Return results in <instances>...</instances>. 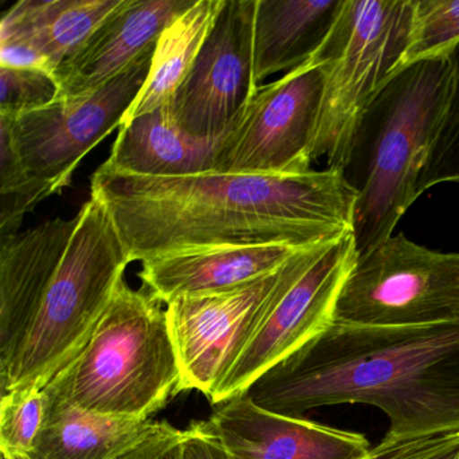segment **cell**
<instances>
[{"instance_id":"1","label":"cell","mask_w":459,"mask_h":459,"mask_svg":"<svg viewBox=\"0 0 459 459\" xmlns=\"http://www.w3.org/2000/svg\"><path fill=\"white\" fill-rule=\"evenodd\" d=\"M103 204L130 263L190 248L281 244L308 248L353 235L356 193L338 169L298 176L147 177L101 165Z\"/></svg>"},{"instance_id":"4","label":"cell","mask_w":459,"mask_h":459,"mask_svg":"<svg viewBox=\"0 0 459 459\" xmlns=\"http://www.w3.org/2000/svg\"><path fill=\"white\" fill-rule=\"evenodd\" d=\"M160 303L123 279L90 342L45 391L96 415L152 419L178 394L181 378Z\"/></svg>"},{"instance_id":"12","label":"cell","mask_w":459,"mask_h":459,"mask_svg":"<svg viewBox=\"0 0 459 459\" xmlns=\"http://www.w3.org/2000/svg\"><path fill=\"white\" fill-rule=\"evenodd\" d=\"M257 0H224L189 74L169 104L190 135L222 139L254 99V25Z\"/></svg>"},{"instance_id":"20","label":"cell","mask_w":459,"mask_h":459,"mask_svg":"<svg viewBox=\"0 0 459 459\" xmlns=\"http://www.w3.org/2000/svg\"><path fill=\"white\" fill-rule=\"evenodd\" d=\"M45 394L47 415L39 439L28 455L30 459H119L162 423L152 419L96 415L47 391Z\"/></svg>"},{"instance_id":"2","label":"cell","mask_w":459,"mask_h":459,"mask_svg":"<svg viewBox=\"0 0 459 459\" xmlns=\"http://www.w3.org/2000/svg\"><path fill=\"white\" fill-rule=\"evenodd\" d=\"M247 394L279 415L368 404L385 413L384 439L459 431V321L372 327L333 321L271 368Z\"/></svg>"},{"instance_id":"24","label":"cell","mask_w":459,"mask_h":459,"mask_svg":"<svg viewBox=\"0 0 459 459\" xmlns=\"http://www.w3.org/2000/svg\"><path fill=\"white\" fill-rule=\"evenodd\" d=\"M459 42V0H413L405 64L448 55Z\"/></svg>"},{"instance_id":"19","label":"cell","mask_w":459,"mask_h":459,"mask_svg":"<svg viewBox=\"0 0 459 459\" xmlns=\"http://www.w3.org/2000/svg\"><path fill=\"white\" fill-rule=\"evenodd\" d=\"M123 0H21L0 21V42L36 48L50 74L77 55Z\"/></svg>"},{"instance_id":"22","label":"cell","mask_w":459,"mask_h":459,"mask_svg":"<svg viewBox=\"0 0 459 459\" xmlns=\"http://www.w3.org/2000/svg\"><path fill=\"white\" fill-rule=\"evenodd\" d=\"M49 195V185L31 176L15 147L9 123L0 117V238L17 235L26 214Z\"/></svg>"},{"instance_id":"23","label":"cell","mask_w":459,"mask_h":459,"mask_svg":"<svg viewBox=\"0 0 459 459\" xmlns=\"http://www.w3.org/2000/svg\"><path fill=\"white\" fill-rule=\"evenodd\" d=\"M448 57L453 66L450 96L419 178L418 195L437 185H459V42Z\"/></svg>"},{"instance_id":"30","label":"cell","mask_w":459,"mask_h":459,"mask_svg":"<svg viewBox=\"0 0 459 459\" xmlns=\"http://www.w3.org/2000/svg\"><path fill=\"white\" fill-rule=\"evenodd\" d=\"M459 454V431L435 435L408 459H455Z\"/></svg>"},{"instance_id":"3","label":"cell","mask_w":459,"mask_h":459,"mask_svg":"<svg viewBox=\"0 0 459 459\" xmlns=\"http://www.w3.org/2000/svg\"><path fill=\"white\" fill-rule=\"evenodd\" d=\"M453 82L448 55L405 64L365 106L342 174L356 193L357 254L394 235L418 200V182L445 114Z\"/></svg>"},{"instance_id":"27","label":"cell","mask_w":459,"mask_h":459,"mask_svg":"<svg viewBox=\"0 0 459 459\" xmlns=\"http://www.w3.org/2000/svg\"><path fill=\"white\" fill-rule=\"evenodd\" d=\"M184 429L162 421L160 429L119 459H178Z\"/></svg>"},{"instance_id":"13","label":"cell","mask_w":459,"mask_h":459,"mask_svg":"<svg viewBox=\"0 0 459 459\" xmlns=\"http://www.w3.org/2000/svg\"><path fill=\"white\" fill-rule=\"evenodd\" d=\"M205 423L228 459H364L373 448L364 435L271 412L248 394L216 405Z\"/></svg>"},{"instance_id":"14","label":"cell","mask_w":459,"mask_h":459,"mask_svg":"<svg viewBox=\"0 0 459 459\" xmlns=\"http://www.w3.org/2000/svg\"><path fill=\"white\" fill-rule=\"evenodd\" d=\"M79 220L57 217L0 238V372L28 335Z\"/></svg>"},{"instance_id":"26","label":"cell","mask_w":459,"mask_h":459,"mask_svg":"<svg viewBox=\"0 0 459 459\" xmlns=\"http://www.w3.org/2000/svg\"><path fill=\"white\" fill-rule=\"evenodd\" d=\"M60 85L50 72L0 66V117L37 111L57 100Z\"/></svg>"},{"instance_id":"28","label":"cell","mask_w":459,"mask_h":459,"mask_svg":"<svg viewBox=\"0 0 459 459\" xmlns=\"http://www.w3.org/2000/svg\"><path fill=\"white\" fill-rule=\"evenodd\" d=\"M178 459H228V456L219 437L203 420L184 429Z\"/></svg>"},{"instance_id":"6","label":"cell","mask_w":459,"mask_h":459,"mask_svg":"<svg viewBox=\"0 0 459 459\" xmlns=\"http://www.w3.org/2000/svg\"><path fill=\"white\" fill-rule=\"evenodd\" d=\"M413 0H345L314 56L326 71L314 160L342 170L354 126L378 90L405 65Z\"/></svg>"},{"instance_id":"18","label":"cell","mask_w":459,"mask_h":459,"mask_svg":"<svg viewBox=\"0 0 459 459\" xmlns=\"http://www.w3.org/2000/svg\"><path fill=\"white\" fill-rule=\"evenodd\" d=\"M345 0H257L254 79L260 87L279 72L313 60L332 33Z\"/></svg>"},{"instance_id":"25","label":"cell","mask_w":459,"mask_h":459,"mask_svg":"<svg viewBox=\"0 0 459 459\" xmlns=\"http://www.w3.org/2000/svg\"><path fill=\"white\" fill-rule=\"evenodd\" d=\"M47 415L44 389L7 392L0 402V453L29 455L39 439Z\"/></svg>"},{"instance_id":"11","label":"cell","mask_w":459,"mask_h":459,"mask_svg":"<svg viewBox=\"0 0 459 459\" xmlns=\"http://www.w3.org/2000/svg\"><path fill=\"white\" fill-rule=\"evenodd\" d=\"M295 256L235 289L178 297L166 305L181 373L178 394L198 391L209 400L213 397L286 281Z\"/></svg>"},{"instance_id":"10","label":"cell","mask_w":459,"mask_h":459,"mask_svg":"<svg viewBox=\"0 0 459 459\" xmlns=\"http://www.w3.org/2000/svg\"><path fill=\"white\" fill-rule=\"evenodd\" d=\"M155 45L93 92L57 99L20 117H0L9 123L26 168L49 185L52 195L69 186L77 166L93 147L122 127L126 114L149 79Z\"/></svg>"},{"instance_id":"29","label":"cell","mask_w":459,"mask_h":459,"mask_svg":"<svg viewBox=\"0 0 459 459\" xmlns=\"http://www.w3.org/2000/svg\"><path fill=\"white\" fill-rule=\"evenodd\" d=\"M0 66L13 69H48L41 53L28 42H0Z\"/></svg>"},{"instance_id":"31","label":"cell","mask_w":459,"mask_h":459,"mask_svg":"<svg viewBox=\"0 0 459 459\" xmlns=\"http://www.w3.org/2000/svg\"><path fill=\"white\" fill-rule=\"evenodd\" d=\"M429 437L405 440V442L384 439L380 445L373 447L364 459H408L413 454L418 453L429 442Z\"/></svg>"},{"instance_id":"7","label":"cell","mask_w":459,"mask_h":459,"mask_svg":"<svg viewBox=\"0 0 459 459\" xmlns=\"http://www.w3.org/2000/svg\"><path fill=\"white\" fill-rule=\"evenodd\" d=\"M459 321V252L419 246L403 233L357 255L334 322L418 327Z\"/></svg>"},{"instance_id":"8","label":"cell","mask_w":459,"mask_h":459,"mask_svg":"<svg viewBox=\"0 0 459 459\" xmlns=\"http://www.w3.org/2000/svg\"><path fill=\"white\" fill-rule=\"evenodd\" d=\"M357 255L353 235L298 252L286 281L220 383L212 404L247 394L257 378L334 321L338 295Z\"/></svg>"},{"instance_id":"15","label":"cell","mask_w":459,"mask_h":459,"mask_svg":"<svg viewBox=\"0 0 459 459\" xmlns=\"http://www.w3.org/2000/svg\"><path fill=\"white\" fill-rule=\"evenodd\" d=\"M197 0H123L87 44L55 72L58 99L87 95L122 74Z\"/></svg>"},{"instance_id":"21","label":"cell","mask_w":459,"mask_h":459,"mask_svg":"<svg viewBox=\"0 0 459 459\" xmlns=\"http://www.w3.org/2000/svg\"><path fill=\"white\" fill-rule=\"evenodd\" d=\"M222 2L197 0L189 12L163 31L155 45L149 79L126 114L123 125L171 103L203 48Z\"/></svg>"},{"instance_id":"33","label":"cell","mask_w":459,"mask_h":459,"mask_svg":"<svg viewBox=\"0 0 459 459\" xmlns=\"http://www.w3.org/2000/svg\"><path fill=\"white\" fill-rule=\"evenodd\" d=\"M455 459H459V454H458V456H456V458H455Z\"/></svg>"},{"instance_id":"9","label":"cell","mask_w":459,"mask_h":459,"mask_svg":"<svg viewBox=\"0 0 459 459\" xmlns=\"http://www.w3.org/2000/svg\"><path fill=\"white\" fill-rule=\"evenodd\" d=\"M326 71L306 64L257 88L243 117L222 138L217 173L298 176L311 171Z\"/></svg>"},{"instance_id":"17","label":"cell","mask_w":459,"mask_h":459,"mask_svg":"<svg viewBox=\"0 0 459 459\" xmlns=\"http://www.w3.org/2000/svg\"><path fill=\"white\" fill-rule=\"evenodd\" d=\"M221 141L185 133L170 107L165 106L126 122L104 165L119 173L147 177L211 173L216 170Z\"/></svg>"},{"instance_id":"32","label":"cell","mask_w":459,"mask_h":459,"mask_svg":"<svg viewBox=\"0 0 459 459\" xmlns=\"http://www.w3.org/2000/svg\"><path fill=\"white\" fill-rule=\"evenodd\" d=\"M0 459H30L28 455H15V456H6L2 455V458Z\"/></svg>"},{"instance_id":"5","label":"cell","mask_w":459,"mask_h":459,"mask_svg":"<svg viewBox=\"0 0 459 459\" xmlns=\"http://www.w3.org/2000/svg\"><path fill=\"white\" fill-rule=\"evenodd\" d=\"M45 294L39 314L9 367L0 372L2 394L44 389L90 342L126 267L130 264L114 221L91 197Z\"/></svg>"},{"instance_id":"16","label":"cell","mask_w":459,"mask_h":459,"mask_svg":"<svg viewBox=\"0 0 459 459\" xmlns=\"http://www.w3.org/2000/svg\"><path fill=\"white\" fill-rule=\"evenodd\" d=\"M302 249L281 244L184 249L142 263L139 278L146 291L168 305L178 297L213 294L262 278Z\"/></svg>"}]
</instances>
